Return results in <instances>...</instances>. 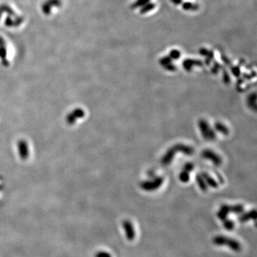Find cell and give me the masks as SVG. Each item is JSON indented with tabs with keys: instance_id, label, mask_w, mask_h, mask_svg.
Segmentation results:
<instances>
[{
	"instance_id": "6da1fadb",
	"label": "cell",
	"mask_w": 257,
	"mask_h": 257,
	"mask_svg": "<svg viewBox=\"0 0 257 257\" xmlns=\"http://www.w3.org/2000/svg\"><path fill=\"white\" fill-rule=\"evenodd\" d=\"M123 227L124 229L126 236L128 241H133L135 237V231L134 229V226L132 224V223L129 221H124L123 222Z\"/></svg>"
},
{
	"instance_id": "7a4b0ae2",
	"label": "cell",
	"mask_w": 257,
	"mask_h": 257,
	"mask_svg": "<svg viewBox=\"0 0 257 257\" xmlns=\"http://www.w3.org/2000/svg\"><path fill=\"white\" fill-rule=\"evenodd\" d=\"M18 149L19 156L22 159H27L29 157V148L27 143L24 140H20L18 143Z\"/></svg>"
},
{
	"instance_id": "3957f363",
	"label": "cell",
	"mask_w": 257,
	"mask_h": 257,
	"mask_svg": "<svg viewBox=\"0 0 257 257\" xmlns=\"http://www.w3.org/2000/svg\"><path fill=\"white\" fill-rule=\"evenodd\" d=\"M61 2L60 0H48L47 2H45L42 6V11L45 14H50L51 9L53 7H59L60 6Z\"/></svg>"
},
{
	"instance_id": "277c9868",
	"label": "cell",
	"mask_w": 257,
	"mask_h": 257,
	"mask_svg": "<svg viewBox=\"0 0 257 257\" xmlns=\"http://www.w3.org/2000/svg\"><path fill=\"white\" fill-rule=\"evenodd\" d=\"M0 58L2 59V64L4 66L9 65V61L7 59V49L4 44V39L0 37Z\"/></svg>"
},
{
	"instance_id": "5b68a950",
	"label": "cell",
	"mask_w": 257,
	"mask_h": 257,
	"mask_svg": "<svg viewBox=\"0 0 257 257\" xmlns=\"http://www.w3.org/2000/svg\"><path fill=\"white\" fill-rule=\"evenodd\" d=\"M226 245H227V246H229L231 250H233L234 251H240L241 249V244H239L238 241L234 240L233 239L228 238V240H227Z\"/></svg>"
},
{
	"instance_id": "8992f818",
	"label": "cell",
	"mask_w": 257,
	"mask_h": 257,
	"mask_svg": "<svg viewBox=\"0 0 257 257\" xmlns=\"http://www.w3.org/2000/svg\"><path fill=\"white\" fill-rule=\"evenodd\" d=\"M229 211H230V207L229 206H226V205H224V206L221 207V209H220V211L217 214L218 217L222 221H224L226 219V216L229 213Z\"/></svg>"
},
{
	"instance_id": "52a82bcc",
	"label": "cell",
	"mask_w": 257,
	"mask_h": 257,
	"mask_svg": "<svg viewBox=\"0 0 257 257\" xmlns=\"http://www.w3.org/2000/svg\"><path fill=\"white\" fill-rule=\"evenodd\" d=\"M256 211L255 210H253V211H251L250 212H249V213H246V214H244V215H242L241 216L239 217V221H241L243 223V222L249 221V219H256Z\"/></svg>"
},
{
	"instance_id": "ba28073f",
	"label": "cell",
	"mask_w": 257,
	"mask_h": 257,
	"mask_svg": "<svg viewBox=\"0 0 257 257\" xmlns=\"http://www.w3.org/2000/svg\"><path fill=\"white\" fill-rule=\"evenodd\" d=\"M227 240H228V238L226 236H218L214 237L213 239V242L214 244H216L217 246H223L226 245Z\"/></svg>"
},
{
	"instance_id": "9c48e42d",
	"label": "cell",
	"mask_w": 257,
	"mask_h": 257,
	"mask_svg": "<svg viewBox=\"0 0 257 257\" xmlns=\"http://www.w3.org/2000/svg\"><path fill=\"white\" fill-rule=\"evenodd\" d=\"M71 114L74 116V117H75L76 119H81V118H83L85 117V113L84 112L83 109H81L80 108H77L76 109L73 111L72 112H71Z\"/></svg>"
},
{
	"instance_id": "30bf717a",
	"label": "cell",
	"mask_w": 257,
	"mask_h": 257,
	"mask_svg": "<svg viewBox=\"0 0 257 257\" xmlns=\"http://www.w3.org/2000/svg\"><path fill=\"white\" fill-rule=\"evenodd\" d=\"M224 226L226 230L231 231L234 227V223L231 221V220L225 219L224 221Z\"/></svg>"
},
{
	"instance_id": "8fae6325",
	"label": "cell",
	"mask_w": 257,
	"mask_h": 257,
	"mask_svg": "<svg viewBox=\"0 0 257 257\" xmlns=\"http://www.w3.org/2000/svg\"><path fill=\"white\" fill-rule=\"evenodd\" d=\"M0 11L7 12V13H9V14H11V15L12 16L15 15V13H14V11L12 10L10 7H9L7 5H2L1 7H0Z\"/></svg>"
},
{
	"instance_id": "7c38bea8",
	"label": "cell",
	"mask_w": 257,
	"mask_h": 257,
	"mask_svg": "<svg viewBox=\"0 0 257 257\" xmlns=\"http://www.w3.org/2000/svg\"><path fill=\"white\" fill-rule=\"evenodd\" d=\"M243 210L244 208L241 205H236V206H234L230 208V211L234 214H240L243 211Z\"/></svg>"
},
{
	"instance_id": "4fadbf2b",
	"label": "cell",
	"mask_w": 257,
	"mask_h": 257,
	"mask_svg": "<svg viewBox=\"0 0 257 257\" xmlns=\"http://www.w3.org/2000/svg\"><path fill=\"white\" fill-rule=\"evenodd\" d=\"M95 257H112V255L107 252L99 251L95 254Z\"/></svg>"
}]
</instances>
